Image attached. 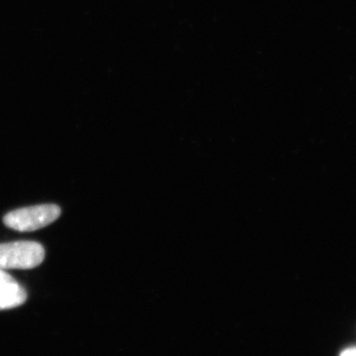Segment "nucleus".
Returning <instances> with one entry per match:
<instances>
[{"label": "nucleus", "instance_id": "obj_1", "mask_svg": "<svg viewBox=\"0 0 356 356\" xmlns=\"http://www.w3.org/2000/svg\"><path fill=\"white\" fill-rule=\"evenodd\" d=\"M62 210L54 204L21 208L9 212L3 218L8 228L18 232H32L44 228L60 216Z\"/></svg>", "mask_w": 356, "mask_h": 356}, {"label": "nucleus", "instance_id": "obj_2", "mask_svg": "<svg viewBox=\"0 0 356 356\" xmlns=\"http://www.w3.org/2000/svg\"><path fill=\"white\" fill-rule=\"evenodd\" d=\"M44 259L43 245L30 241L0 245V268L30 269L40 266Z\"/></svg>", "mask_w": 356, "mask_h": 356}, {"label": "nucleus", "instance_id": "obj_3", "mask_svg": "<svg viewBox=\"0 0 356 356\" xmlns=\"http://www.w3.org/2000/svg\"><path fill=\"white\" fill-rule=\"evenodd\" d=\"M27 299V293L24 288L17 282L13 283L3 289L0 290V310L15 308L23 305Z\"/></svg>", "mask_w": 356, "mask_h": 356}, {"label": "nucleus", "instance_id": "obj_4", "mask_svg": "<svg viewBox=\"0 0 356 356\" xmlns=\"http://www.w3.org/2000/svg\"><path fill=\"white\" fill-rule=\"evenodd\" d=\"M15 282L16 280H14L13 276L9 275L8 273H6V271H3L1 268H0V290L9 286V285H11L13 283Z\"/></svg>", "mask_w": 356, "mask_h": 356}]
</instances>
